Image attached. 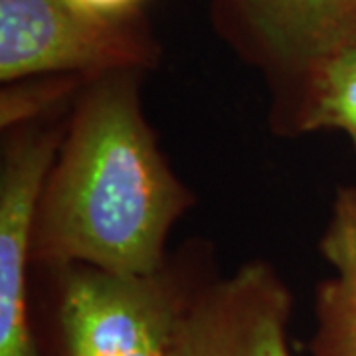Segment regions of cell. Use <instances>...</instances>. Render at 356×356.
Masks as SVG:
<instances>
[{
    "instance_id": "1",
    "label": "cell",
    "mask_w": 356,
    "mask_h": 356,
    "mask_svg": "<svg viewBox=\"0 0 356 356\" xmlns=\"http://www.w3.org/2000/svg\"><path fill=\"white\" fill-rule=\"evenodd\" d=\"M188 204L143 117L133 72L105 74L81 95L48 172L32 259L154 275Z\"/></svg>"
},
{
    "instance_id": "2",
    "label": "cell",
    "mask_w": 356,
    "mask_h": 356,
    "mask_svg": "<svg viewBox=\"0 0 356 356\" xmlns=\"http://www.w3.org/2000/svg\"><path fill=\"white\" fill-rule=\"evenodd\" d=\"M149 42L125 20L83 14L67 0H0V79L135 72L151 64Z\"/></svg>"
},
{
    "instance_id": "3",
    "label": "cell",
    "mask_w": 356,
    "mask_h": 356,
    "mask_svg": "<svg viewBox=\"0 0 356 356\" xmlns=\"http://www.w3.org/2000/svg\"><path fill=\"white\" fill-rule=\"evenodd\" d=\"M182 301L163 273L93 267L67 275L60 321L70 356H166Z\"/></svg>"
},
{
    "instance_id": "4",
    "label": "cell",
    "mask_w": 356,
    "mask_h": 356,
    "mask_svg": "<svg viewBox=\"0 0 356 356\" xmlns=\"http://www.w3.org/2000/svg\"><path fill=\"white\" fill-rule=\"evenodd\" d=\"M291 295L271 267L250 264L178 313L166 356H291Z\"/></svg>"
},
{
    "instance_id": "5",
    "label": "cell",
    "mask_w": 356,
    "mask_h": 356,
    "mask_svg": "<svg viewBox=\"0 0 356 356\" xmlns=\"http://www.w3.org/2000/svg\"><path fill=\"white\" fill-rule=\"evenodd\" d=\"M58 133L14 140L0 175V356H38L28 321L26 269L42 188L60 143Z\"/></svg>"
},
{
    "instance_id": "6",
    "label": "cell",
    "mask_w": 356,
    "mask_h": 356,
    "mask_svg": "<svg viewBox=\"0 0 356 356\" xmlns=\"http://www.w3.org/2000/svg\"><path fill=\"white\" fill-rule=\"evenodd\" d=\"M273 62L307 74L356 42V0H222Z\"/></svg>"
},
{
    "instance_id": "7",
    "label": "cell",
    "mask_w": 356,
    "mask_h": 356,
    "mask_svg": "<svg viewBox=\"0 0 356 356\" xmlns=\"http://www.w3.org/2000/svg\"><path fill=\"white\" fill-rule=\"evenodd\" d=\"M332 275L317 299L315 356H356V188H341L323 236Z\"/></svg>"
},
{
    "instance_id": "8",
    "label": "cell",
    "mask_w": 356,
    "mask_h": 356,
    "mask_svg": "<svg viewBox=\"0 0 356 356\" xmlns=\"http://www.w3.org/2000/svg\"><path fill=\"white\" fill-rule=\"evenodd\" d=\"M309 77L303 129H337L356 145V42L318 62Z\"/></svg>"
},
{
    "instance_id": "9",
    "label": "cell",
    "mask_w": 356,
    "mask_h": 356,
    "mask_svg": "<svg viewBox=\"0 0 356 356\" xmlns=\"http://www.w3.org/2000/svg\"><path fill=\"white\" fill-rule=\"evenodd\" d=\"M83 14L102 20H125L140 0H67Z\"/></svg>"
}]
</instances>
